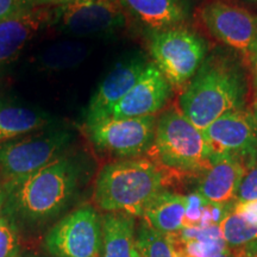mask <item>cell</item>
Listing matches in <instances>:
<instances>
[{
    "label": "cell",
    "mask_w": 257,
    "mask_h": 257,
    "mask_svg": "<svg viewBox=\"0 0 257 257\" xmlns=\"http://www.w3.org/2000/svg\"><path fill=\"white\" fill-rule=\"evenodd\" d=\"M80 181L81 169L76 161L61 156L23 181L4 188V214L15 223H46L68 207Z\"/></svg>",
    "instance_id": "cell-1"
},
{
    "label": "cell",
    "mask_w": 257,
    "mask_h": 257,
    "mask_svg": "<svg viewBox=\"0 0 257 257\" xmlns=\"http://www.w3.org/2000/svg\"><path fill=\"white\" fill-rule=\"evenodd\" d=\"M246 81L242 70L226 57L212 55L180 94V110L199 130L231 112L244 110Z\"/></svg>",
    "instance_id": "cell-2"
},
{
    "label": "cell",
    "mask_w": 257,
    "mask_h": 257,
    "mask_svg": "<svg viewBox=\"0 0 257 257\" xmlns=\"http://www.w3.org/2000/svg\"><path fill=\"white\" fill-rule=\"evenodd\" d=\"M147 159H126L104 166L94 187V199L106 213L119 212L142 217L157 195L166 191L169 174Z\"/></svg>",
    "instance_id": "cell-3"
},
{
    "label": "cell",
    "mask_w": 257,
    "mask_h": 257,
    "mask_svg": "<svg viewBox=\"0 0 257 257\" xmlns=\"http://www.w3.org/2000/svg\"><path fill=\"white\" fill-rule=\"evenodd\" d=\"M152 150L160 166L179 174H202L213 160L204 133L175 107L157 119Z\"/></svg>",
    "instance_id": "cell-4"
},
{
    "label": "cell",
    "mask_w": 257,
    "mask_h": 257,
    "mask_svg": "<svg viewBox=\"0 0 257 257\" xmlns=\"http://www.w3.org/2000/svg\"><path fill=\"white\" fill-rule=\"evenodd\" d=\"M72 134L51 130L0 143V184L8 188L64 155Z\"/></svg>",
    "instance_id": "cell-5"
},
{
    "label": "cell",
    "mask_w": 257,
    "mask_h": 257,
    "mask_svg": "<svg viewBox=\"0 0 257 257\" xmlns=\"http://www.w3.org/2000/svg\"><path fill=\"white\" fill-rule=\"evenodd\" d=\"M148 48L155 66L178 89L186 87L206 56L205 41L181 27L150 31Z\"/></svg>",
    "instance_id": "cell-6"
},
{
    "label": "cell",
    "mask_w": 257,
    "mask_h": 257,
    "mask_svg": "<svg viewBox=\"0 0 257 257\" xmlns=\"http://www.w3.org/2000/svg\"><path fill=\"white\" fill-rule=\"evenodd\" d=\"M156 123L155 115L106 117L86 124V133L91 142L104 152L120 157H138L152 150Z\"/></svg>",
    "instance_id": "cell-7"
},
{
    "label": "cell",
    "mask_w": 257,
    "mask_h": 257,
    "mask_svg": "<svg viewBox=\"0 0 257 257\" xmlns=\"http://www.w3.org/2000/svg\"><path fill=\"white\" fill-rule=\"evenodd\" d=\"M101 245V218L89 205L63 217L44 238L47 251L54 257H99Z\"/></svg>",
    "instance_id": "cell-8"
},
{
    "label": "cell",
    "mask_w": 257,
    "mask_h": 257,
    "mask_svg": "<svg viewBox=\"0 0 257 257\" xmlns=\"http://www.w3.org/2000/svg\"><path fill=\"white\" fill-rule=\"evenodd\" d=\"M200 17L217 40L232 48L250 62L257 50L256 15L223 0H214L201 9Z\"/></svg>",
    "instance_id": "cell-9"
},
{
    "label": "cell",
    "mask_w": 257,
    "mask_h": 257,
    "mask_svg": "<svg viewBox=\"0 0 257 257\" xmlns=\"http://www.w3.org/2000/svg\"><path fill=\"white\" fill-rule=\"evenodd\" d=\"M202 133L213 156L237 157L246 168L257 165V123L251 111L239 110L225 114Z\"/></svg>",
    "instance_id": "cell-10"
},
{
    "label": "cell",
    "mask_w": 257,
    "mask_h": 257,
    "mask_svg": "<svg viewBox=\"0 0 257 257\" xmlns=\"http://www.w3.org/2000/svg\"><path fill=\"white\" fill-rule=\"evenodd\" d=\"M118 0H82L61 6L57 24L74 37H96L113 34L124 25Z\"/></svg>",
    "instance_id": "cell-11"
},
{
    "label": "cell",
    "mask_w": 257,
    "mask_h": 257,
    "mask_svg": "<svg viewBox=\"0 0 257 257\" xmlns=\"http://www.w3.org/2000/svg\"><path fill=\"white\" fill-rule=\"evenodd\" d=\"M172 88L155 63H149L134 87L112 108L110 117L136 118L154 115L165 107Z\"/></svg>",
    "instance_id": "cell-12"
},
{
    "label": "cell",
    "mask_w": 257,
    "mask_h": 257,
    "mask_svg": "<svg viewBox=\"0 0 257 257\" xmlns=\"http://www.w3.org/2000/svg\"><path fill=\"white\" fill-rule=\"evenodd\" d=\"M142 59L118 63L98 86L86 111L85 124L110 117L112 108L134 87L148 67Z\"/></svg>",
    "instance_id": "cell-13"
},
{
    "label": "cell",
    "mask_w": 257,
    "mask_h": 257,
    "mask_svg": "<svg viewBox=\"0 0 257 257\" xmlns=\"http://www.w3.org/2000/svg\"><path fill=\"white\" fill-rule=\"evenodd\" d=\"M246 166L243 161L229 155H214L212 165L202 173L197 192L207 202L226 205L236 199Z\"/></svg>",
    "instance_id": "cell-14"
},
{
    "label": "cell",
    "mask_w": 257,
    "mask_h": 257,
    "mask_svg": "<svg viewBox=\"0 0 257 257\" xmlns=\"http://www.w3.org/2000/svg\"><path fill=\"white\" fill-rule=\"evenodd\" d=\"M46 10L31 9L0 21V69L11 62L32 37L47 24Z\"/></svg>",
    "instance_id": "cell-15"
},
{
    "label": "cell",
    "mask_w": 257,
    "mask_h": 257,
    "mask_svg": "<svg viewBox=\"0 0 257 257\" xmlns=\"http://www.w3.org/2000/svg\"><path fill=\"white\" fill-rule=\"evenodd\" d=\"M118 3L150 31L180 27L189 16L187 0H118Z\"/></svg>",
    "instance_id": "cell-16"
},
{
    "label": "cell",
    "mask_w": 257,
    "mask_h": 257,
    "mask_svg": "<svg viewBox=\"0 0 257 257\" xmlns=\"http://www.w3.org/2000/svg\"><path fill=\"white\" fill-rule=\"evenodd\" d=\"M50 123L46 112L0 98V143L37 133Z\"/></svg>",
    "instance_id": "cell-17"
},
{
    "label": "cell",
    "mask_w": 257,
    "mask_h": 257,
    "mask_svg": "<svg viewBox=\"0 0 257 257\" xmlns=\"http://www.w3.org/2000/svg\"><path fill=\"white\" fill-rule=\"evenodd\" d=\"M168 236L175 257H214L227 248L219 224L181 229Z\"/></svg>",
    "instance_id": "cell-18"
},
{
    "label": "cell",
    "mask_w": 257,
    "mask_h": 257,
    "mask_svg": "<svg viewBox=\"0 0 257 257\" xmlns=\"http://www.w3.org/2000/svg\"><path fill=\"white\" fill-rule=\"evenodd\" d=\"M135 217L119 212L101 218L102 257H133L135 246Z\"/></svg>",
    "instance_id": "cell-19"
},
{
    "label": "cell",
    "mask_w": 257,
    "mask_h": 257,
    "mask_svg": "<svg viewBox=\"0 0 257 257\" xmlns=\"http://www.w3.org/2000/svg\"><path fill=\"white\" fill-rule=\"evenodd\" d=\"M186 208V195L165 191L150 202L143 212L142 218L153 229L165 234H170L182 229Z\"/></svg>",
    "instance_id": "cell-20"
},
{
    "label": "cell",
    "mask_w": 257,
    "mask_h": 257,
    "mask_svg": "<svg viewBox=\"0 0 257 257\" xmlns=\"http://www.w3.org/2000/svg\"><path fill=\"white\" fill-rule=\"evenodd\" d=\"M87 55V47L82 43L75 41H63L48 47L42 53L41 62L49 69L63 70L79 66Z\"/></svg>",
    "instance_id": "cell-21"
},
{
    "label": "cell",
    "mask_w": 257,
    "mask_h": 257,
    "mask_svg": "<svg viewBox=\"0 0 257 257\" xmlns=\"http://www.w3.org/2000/svg\"><path fill=\"white\" fill-rule=\"evenodd\" d=\"M226 246L237 249L257 239V225L250 223L236 211L229 212L219 223Z\"/></svg>",
    "instance_id": "cell-22"
},
{
    "label": "cell",
    "mask_w": 257,
    "mask_h": 257,
    "mask_svg": "<svg viewBox=\"0 0 257 257\" xmlns=\"http://www.w3.org/2000/svg\"><path fill=\"white\" fill-rule=\"evenodd\" d=\"M135 246L141 257H175L168 234L159 232L144 220L137 229Z\"/></svg>",
    "instance_id": "cell-23"
},
{
    "label": "cell",
    "mask_w": 257,
    "mask_h": 257,
    "mask_svg": "<svg viewBox=\"0 0 257 257\" xmlns=\"http://www.w3.org/2000/svg\"><path fill=\"white\" fill-rule=\"evenodd\" d=\"M18 251L17 225L3 213L0 217V257H18Z\"/></svg>",
    "instance_id": "cell-24"
},
{
    "label": "cell",
    "mask_w": 257,
    "mask_h": 257,
    "mask_svg": "<svg viewBox=\"0 0 257 257\" xmlns=\"http://www.w3.org/2000/svg\"><path fill=\"white\" fill-rule=\"evenodd\" d=\"M207 201L200 197L198 193L187 197V208H186V214L182 221V229H192V227H200L202 214H204L205 207H206Z\"/></svg>",
    "instance_id": "cell-25"
},
{
    "label": "cell",
    "mask_w": 257,
    "mask_h": 257,
    "mask_svg": "<svg viewBox=\"0 0 257 257\" xmlns=\"http://www.w3.org/2000/svg\"><path fill=\"white\" fill-rule=\"evenodd\" d=\"M246 169L248 170L244 173L236 194V200L238 202L257 200V165Z\"/></svg>",
    "instance_id": "cell-26"
},
{
    "label": "cell",
    "mask_w": 257,
    "mask_h": 257,
    "mask_svg": "<svg viewBox=\"0 0 257 257\" xmlns=\"http://www.w3.org/2000/svg\"><path fill=\"white\" fill-rule=\"evenodd\" d=\"M34 0H0V21L35 9Z\"/></svg>",
    "instance_id": "cell-27"
},
{
    "label": "cell",
    "mask_w": 257,
    "mask_h": 257,
    "mask_svg": "<svg viewBox=\"0 0 257 257\" xmlns=\"http://www.w3.org/2000/svg\"><path fill=\"white\" fill-rule=\"evenodd\" d=\"M233 211L242 214L250 223L257 225V200L248 202H237Z\"/></svg>",
    "instance_id": "cell-28"
},
{
    "label": "cell",
    "mask_w": 257,
    "mask_h": 257,
    "mask_svg": "<svg viewBox=\"0 0 257 257\" xmlns=\"http://www.w3.org/2000/svg\"><path fill=\"white\" fill-rule=\"evenodd\" d=\"M232 250L236 257H257V239Z\"/></svg>",
    "instance_id": "cell-29"
},
{
    "label": "cell",
    "mask_w": 257,
    "mask_h": 257,
    "mask_svg": "<svg viewBox=\"0 0 257 257\" xmlns=\"http://www.w3.org/2000/svg\"><path fill=\"white\" fill-rule=\"evenodd\" d=\"M82 2V0H34L35 6L37 5H68L73 3Z\"/></svg>",
    "instance_id": "cell-30"
},
{
    "label": "cell",
    "mask_w": 257,
    "mask_h": 257,
    "mask_svg": "<svg viewBox=\"0 0 257 257\" xmlns=\"http://www.w3.org/2000/svg\"><path fill=\"white\" fill-rule=\"evenodd\" d=\"M250 64L252 68V79H253V88H255V95L257 99V50L250 60Z\"/></svg>",
    "instance_id": "cell-31"
},
{
    "label": "cell",
    "mask_w": 257,
    "mask_h": 257,
    "mask_svg": "<svg viewBox=\"0 0 257 257\" xmlns=\"http://www.w3.org/2000/svg\"><path fill=\"white\" fill-rule=\"evenodd\" d=\"M5 201H6V193L5 189L0 186V217L4 213V207H5Z\"/></svg>",
    "instance_id": "cell-32"
},
{
    "label": "cell",
    "mask_w": 257,
    "mask_h": 257,
    "mask_svg": "<svg viewBox=\"0 0 257 257\" xmlns=\"http://www.w3.org/2000/svg\"><path fill=\"white\" fill-rule=\"evenodd\" d=\"M214 257H236V255H234L233 250L230 249V248H226L225 250H223L220 253H218L217 256Z\"/></svg>",
    "instance_id": "cell-33"
},
{
    "label": "cell",
    "mask_w": 257,
    "mask_h": 257,
    "mask_svg": "<svg viewBox=\"0 0 257 257\" xmlns=\"http://www.w3.org/2000/svg\"><path fill=\"white\" fill-rule=\"evenodd\" d=\"M252 114H253V118H255L256 123H257V99L255 98V101H253V105H252Z\"/></svg>",
    "instance_id": "cell-34"
},
{
    "label": "cell",
    "mask_w": 257,
    "mask_h": 257,
    "mask_svg": "<svg viewBox=\"0 0 257 257\" xmlns=\"http://www.w3.org/2000/svg\"><path fill=\"white\" fill-rule=\"evenodd\" d=\"M18 257H37V256L31 255V253H24V255H18Z\"/></svg>",
    "instance_id": "cell-35"
},
{
    "label": "cell",
    "mask_w": 257,
    "mask_h": 257,
    "mask_svg": "<svg viewBox=\"0 0 257 257\" xmlns=\"http://www.w3.org/2000/svg\"><path fill=\"white\" fill-rule=\"evenodd\" d=\"M133 257H141V255H140V253H138V251H137L136 249H135V251L133 253Z\"/></svg>",
    "instance_id": "cell-36"
},
{
    "label": "cell",
    "mask_w": 257,
    "mask_h": 257,
    "mask_svg": "<svg viewBox=\"0 0 257 257\" xmlns=\"http://www.w3.org/2000/svg\"><path fill=\"white\" fill-rule=\"evenodd\" d=\"M245 2H249V3H252V4H257V0H245Z\"/></svg>",
    "instance_id": "cell-37"
}]
</instances>
